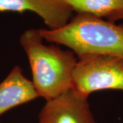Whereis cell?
<instances>
[{"label":"cell","instance_id":"6da1fadb","mask_svg":"<svg viewBox=\"0 0 123 123\" xmlns=\"http://www.w3.org/2000/svg\"><path fill=\"white\" fill-rule=\"evenodd\" d=\"M39 29H30L19 42L29 59L33 85L38 97L49 101L70 88L77 59L72 51L43 44Z\"/></svg>","mask_w":123,"mask_h":123},{"label":"cell","instance_id":"7a4b0ae2","mask_svg":"<svg viewBox=\"0 0 123 123\" xmlns=\"http://www.w3.org/2000/svg\"><path fill=\"white\" fill-rule=\"evenodd\" d=\"M39 30L47 41L65 45L78 57L103 54L123 57V25L90 14L77 13L57 30Z\"/></svg>","mask_w":123,"mask_h":123},{"label":"cell","instance_id":"3957f363","mask_svg":"<svg viewBox=\"0 0 123 123\" xmlns=\"http://www.w3.org/2000/svg\"><path fill=\"white\" fill-rule=\"evenodd\" d=\"M70 88L86 97L98 90H123V57L103 54L79 56Z\"/></svg>","mask_w":123,"mask_h":123},{"label":"cell","instance_id":"277c9868","mask_svg":"<svg viewBox=\"0 0 123 123\" xmlns=\"http://www.w3.org/2000/svg\"><path fill=\"white\" fill-rule=\"evenodd\" d=\"M38 123H97L84 97L69 88L61 95L47 101L40 111Z\"/></svg>","mask_w":123,"mask_h":123},{"label":"cell","instance_id":"5b68a950","mask_svg":"<svg viewBox=\"0 0 123 123\" xmlns=\"http://www.w3.org/2000/svg\"><path fill=\"white\" fill-rule=\"evenodd\" d=\"M25 11L37 14L49 30L64 26L69 22L73 12L60 0H0V12Z\"/></svg>","mask_w":123,"mask_h":123},{"label":"cell","instance_id":"8992f818","mask_svg":"<svg viewBox=\"0 0 123 123\" xmlns=\"http://www.w3.org/2000/svg\"><path fill=\"white\" fill-rule=\"evenodd\" d=\"M38 97L33 83L23 75L20 66H14L0 84V116Z\"/></svg>","mask_w":123,"mask_h":123},{"label":"cell","instance_id":"52a82bcc","mask_svg":"<svg viewBox=\"0 0 123 123\" xmlns=\"http://www.w3.org/2000/svg\"><path fill=\"white\" fill-rule=\"evenodd\" d=\"M77 13L106 17L122 8V0H60Z\"/></svg>","mask_w":123,"mask_h":123},{"label":"cell","instance_id":"ba28073f","mask_svg":"<svg viewBox=\"0 0 123 123\" xmlns=\"http://www.w3.org/2000/svg\"><path fill=\"white\" fill-rule=\"evenodd\" d=\"M107 20L112 23H115L119 20H123V0H122V8L119 11H117L112 14H111L110 17L107 18Z\"/></svg>","mask_w":123,"mask_h":123}]
</instances>
